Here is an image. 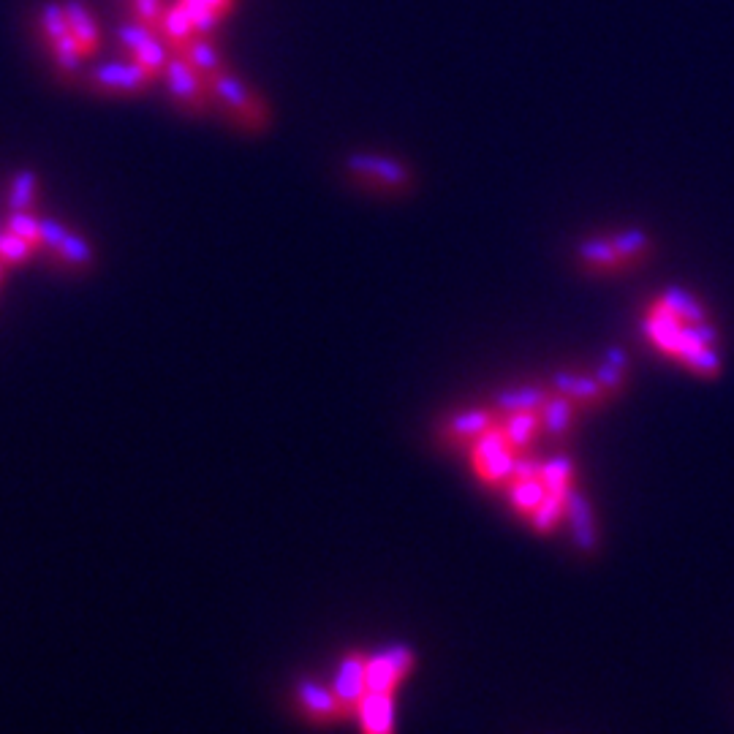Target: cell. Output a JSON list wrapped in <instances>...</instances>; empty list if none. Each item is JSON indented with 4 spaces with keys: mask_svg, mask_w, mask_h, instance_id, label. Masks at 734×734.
Instances as JSON below:
<instances>
[{
    "mask_svg": "<svg viewBox=\"0 0 734 734\" xmlns=\"http://www.w3.org/2000/svg\"><path fill=\"white\" fill-rule=\"evenodd\" d=\"M552 392L569 397L577 408L604 406L609 400V395L599 384V378L577 376V373H566V370H563V373H555V378H552Z\"/></svg>",
    "mask_w": 734,
    "mask_h": 734,
    "instance_id": "cell-17",
    "label": "cell"
},
{
    "mask_svg": "<svg viewBox=\"0 0 734 734\" xmlns=\"http://www.w3.org/2000/svg\"><path fill=\"white\" fill-rule=\"evenodd\" d=\"M158 36L166 41V47H169L172 55H180V52L188 47V41L196 36L194 22H191V17H188V11L180 6V0H177V3H166V11H164V17H161Z\"/></svg>",
    "mask_w": 734,
    "mask_h": 734,
    "instance_id": "cell-20",
    "label": "cell"
},
{
    "mask_svg": "<svg viewBox=\"0 0 734 734\" xmlns=\"http://www.w3.org/2000/svg\"><path fill=\"white\" fill-rule=\"evenodd\" d=\"M180 58H185L196 71H202L204 77L210 79L215 74H221L226 63L223 58L218 55V49H215L213 39H207V36H194V39L188 41V47L180 52Z\"/></svg>",
    "mask_w": 734,
    "mask_h": 734,
    "instance_id": "cell-25",
    "label": "cell"
},
{
    "mask_svg": "<svg viewBox=\"0 0 734 734\" xmlns=\"http://www.w3.org/2000/svg\"><path fill=\"white\" fill-rule=\"evenodd\" d=\"M117 47L123 49V58L134 60L147 71H153L155 77H164L166 63L172 58L166 41L155 30L145 28V25H139L134 20H128L126 25L117 28Z\"/></svg>",
    "mask_w": 734,
    "mask_h": 734,
    "instance_id": "cell-8",
    "label": "cell"
},
{
    "mask_svg": "<svg viewBox=\"0 0 734 734\" xmlns=\"http://www.w3.org/2000/svg\"><path fill=\"white\" fill-rule=\"evenodd\" d=\"M520 452L514 449L501 430V422L490 427L471 444V465L479 482L487 487H506L514 479V468H517Z\"/></svg>",
    "mask_w": 734,
    "mask_h": 734,
    "instance_id": "cell-7",
    "label": "cell"
},
{
    "mask_svg": "<svg viewBox=\"0 0 734 734\" xmlns=\"http://www.w3.org/2000/svg\"><path fill=\"white\" fill-rule=\"evenodd\" d=\"M501 422V414L495 411L493 406H476V408H465V411H457L446 419L441 425V433H444V441L452 446H471L482 433H487L490 427H495Z\"/></svg>",
    "mask_w": 734,
    "mask_h": 734,
    "instance_id": "cell-12",
    "label": "cell"
},
{
    "mask_svg": "<svg viewBox=\"0 0 734 734\" xmlns=\"http://www.w3.org/2000/svg\"><path fill=\"white\" fill-rule=\"evenodd\" d=\"M566 520L571 525V539L582 552H593L599 547V528H596V514L585 495L571 487L566 495Z\"/></svg>",
    "mask_w": 734,
    "mask_h": 734,
    "instance_id": "cell-15",
    "label": "cell"
},
{
    "mask_svg": "<svg viewBox=\"0 0 734 734\" xmlns=\"http://www.w3.org/2000/svg\"><path fill=\"white\" fill-rule=\"evenodd\" d=\"M166 11V0H128V17L145 28L155 30L161 28V17Z\"/></svg>",
    "mask_w": 734,
    "mask_h": 734,
    "instance_id": "cell-32",
    "label": "cell"
},
{
    "mask_svg": "<svg viewBox=\"0 0 734 734\" xmlns=\"http://www.w3.org/2000/svg\"><path fill=\"white\" fill-rule=\"evenodd\" d=\"M213 104L223 112V117L245 134H259L270 126V109L261 101V96L242 82L229 68L210 77Z\"/></svg>",
    "mask_w": 734,
    "mask_h": 734,
    "instance_id": "cell-3",
    "label": "cell"
},
{
    "mask_svg": "<svg viewBox=\"0 0 734 734\" xmlns=\"http://www.w3.org/2000/svg\"><path fill=\"white\" fill-rule=\"evenodd\" d=\"M180 6L188 11V17L194 22L196 36L213 39L215 28L232 14L234 0H180Z\"/></svg>",
    "mask_w": 734,
    "mask_h": 734,
    "instance_id": "cell-19",
    "label": "cell"
},
{
    "mask_svg": "<svg viewBox=\"0 0 734 734\" xmlns=\"http://www.w3.org/2000/svg\"><path fill=\"white\" fill-rule=\"evenodd\" d=\"M593 376L599 378V384L604 387V392H607L609 397L620 395V389L626 387L628 381L626 351H623V348H612V351H607Z\"/></svg>",
    "mask_w": 734,
    "mask_h": 734,
    "instance_id": "cell-26",
    "label": "cell"
},
{
    "mask_svg": "<svg viewBox=\"0 0 734 734\" xmlns=\"http://www.w3.org/2000/svg\"><path fill=\"white\" fill-rule=\"evenodd\" d=\"M3 226H6L11 234H17L20 240H25L28 245H33V248L41 253L39 213H9V218L3 221Z\"/></svg>",
    "mask_w": 734,
    "mask_h": 734,
    "instance_id": "cell-31",
    "label": "cell"
},
{
    "mask_svg": "<svg viewBox=\"0 0 734 734\" xmlns=\"http://www.w3.org/2000/svg\"><path fill=\"white\" fill-rule=\"evenodd\" d=\"M541 479L550 490H569L574 487V463L569 457H552L541 463Z\"/></svg>",
    "mask_w": 734,
    "mask_h": 734,
    "instance_id": "cell-30",
    "label": "cell"
},
{
    "mask_svg": "<svg viewBox=\"0 0 734 734\" xmlns=\"http://www.w3.org/2000/svg\"><path fill=\"white\" fill-rule=\"evenodd\" d=\"M63 9H66L68 28L77 39L79 52L85 55V60L96 58L101 49V25H98L96 14L90 11L85 0H63Z\"/></svg>",
    "mask_w": 734,
    "mask_h": 734,
    "instance_id": "cell-16",
    "label": "cell"
},
{
    "mask_svg": "<svg viewBox=\"0 0 734 734\" xmlns=\"http://www.w3.org/2000/svg\"><path fill=\"white\" fill-rule=\"evenodd\" d=\"M36 253L39 251H36L33 245L20 240L17 234H11L9 229L0 223V261H3L6 267H22V264H28Z\"/></svg>",
    "mask_w": 734,
    "mask_h": 734,
    "instance_id": "cell-29",
    "label": "cell"
},
{
    "mask_svg": "<svg viewBox=\"0 0 734 734\" xmlns=\"http://www.w3.org/2000/svg\"><path fill=\"white\" fill-rule=\"evenodd\" d=\"M642 332L658 354L680 362L688 373L699 378L721 376L724 365L718 354V329L694 294L680 289L658 294L645 310Z\"/></svg>",
    "mask_w": 734,
    "mask_h": 734,
    "instance_id": "cell-1",
    "label": "cell"
},
{
    "mask_svg": "<svg viewBox=\"0 0 734 734\" xmlns=\"http://www.w3.org/2000/svg\"><path fill=\"white\" fill-rule=\"evenodd\" d=\"M161 77L147 71L134 60H107L85 68L82 87L96 98H142L147 96Z\"/></svg>",
    "mask_w": 734,
    "mask_h": 734,
    "instance_id": "cell-4",
    "label": "cell"
},
{
    "mask_svg": "<svg viewBox=\"0 0 734 734\" xmlns=\"http://www.w3.org/2000/svg\"><path fill=\"white\" fill-rule=\"evenodd\" d=\"M653 256V240L642 229H623L612 237H593L577 248V261L590 275H620L637 270Z\"/></svg>",
    "mask_w": 734,
    "mask_h": 734,
    "instance_id": "cell-2",
    "label": "cell"
},
{
    "mask_svg": "<svg viewBox=\"0 0 734 734\" xmlns=\"http://www.w3.org/2000/svg\"><path fill=\"white\" fill-rule=\"evenodd\" d=\"M36 28H39V39L44 47L71 33L63 0H47V3H41L39 14H36Z\"/></svg>",
    "mask_w": 734,
    "mask_h": 734,
    "instance_id": "cell-28",
    "label": "cell"
},
{
    "mask_svg": "<svg viewBox=\"0 0 734 734\" xmlns=\"http://www.w3.org/2000/svg\"><path fill=\"white\" fill-rule=\"evenodd\" d=\"M354 715L362 734H397V694L367 691Z\"/></svg>",
    "mask_w": 734,
    "mask_h": 734,
    "instance_id": "cell-13",
    "label": "cell"
},
{
    "mask_svg": "<svg viewBox=\"0 0 734 734\" xmlns=\"http://www.w3.org/2000/svg\"><path fill=\"white\" fill-rule=\"evenodd\" d=\"M577 414H580V408L574 406L569 397L552 392L547 397V403L539 408L541 433L552 435V438H563L574 427V422H577Z\"/></svg>",
    "mask_w": 734,
    "mask_h": 734,
    "instance_id": "cell-22",
    "label": "cell"
},
{
    "mask_svg": "<svg viewBox=\"0 0 734 734\" xmlns=\"http://www.w3.org/2000/svg\"><path fill=\"white\" fill-rule=\"evenodd\" d=\"M44 256H47L49 267L63 275H87L96 270V248L90 245L85 234L74 232V229L58 248H52Z\"/></svg>",
    "mask_w": 734,
    "mask_h": 734,
    "instance_id": "cell-14",
    "label": "cell"
},
{
    "mask_svg": "<svg viewBox=\"0 0 734 734\" xmlns=\"http://www.w3.org/2000/svg\"><path fill=\"white\" fill-rule=\"evenodd\" d=\"M552 392L544 387H536V384H522V387H509L501 389L498 395L493 397V408L498 414H514V411H539L547 397Z\"/></svg>",
    "mask_w": 734,
    "mask_h": 734,
    "instance_id": "cell-23",
    "label": "cell"
},
{
    "mask_svg": "<svg viewBox=\"0 0 734 734\" xmlns=\"http://www.w3.org/2000/svg\"><path fill=\"white\" fill-rule=\"evenodd\" d=\"M329 686L338 696L346 715L354 713L359 702H362V696L367 694V653L348 650L346 656L338 661V669H335V677H332Z\"/></svg>",
    "mask_w": 734,
    "mask_h": 734,
    "instance_id": "cell-10",
    "label": "cell"
},
{
    "mask_svg": "<svg viewBox=\"0 0 734 734\" xmlns=\"http://www.w3.org/2000/svg\"><path fill=\"white\" fill-rule=\"evenodd\" d=\"M346 174L359 188L387 196L406 194L414 185V174L403 161L378 153H357L346 158Z\"/></svg>",
    "mask_w": 734,
    "mask_h": 734,
    "instance_id": "cell-5",
    "label": "cell"
},
{
    "mask_svg": "<svg viewBox=\"0 0 734 734\" xmlns=\"http://www.w3.org/2000/svg\"><path fill=\"white\" fill-rule=\"evenodd\" d=\"M39 191V172L30 166H20L9 180V194H6L9 213H39Z\"/></svg>",
    "mask_w": 734,
    "mask_h": 734,
    "instance_id": "cell-18",
    "label": "cell"
},
{
    "mask_svg": "<svg viewBox=\"0 0 734 734\" xmlns=\"http://www.w3.org/2000/svg\"><path fill=\"white\" fill-rule=\"evenodd\" d=\"M39 226H41V253L58 248L60 242L71 234V226H66V223L58 221V218H44V215H39Z\"/></svg>",
    "mask_w": 734,
    "mask_h": 734,
    "instance_id": "cell-33",
    "label": "cell"
},
{
    "mask_svg": "<svg viewBox=\"0 0 734 734\" xmlns=\"http://www.w3.org/2000/svg\"><path fill=\"white\" fill-rule=\"evenodd\" d=\"M506 493H509V503H512L514 512L528 520L539 509V503L547 498L550 487L544 484L541 476H514L512 482L506 484Z\"/></svg>",
    "mask_w": 734,
    "mask_h": 734,
    "instance_id": "cell-21",
    "label": "cell"
},
{
    "mask_svg": "<svg viewBox=\"0 0 734 734\" xmlns=\"http://www.w3.org/2000/svg\"><path fill=\"white\" fill-rule=\"evenodd\" d=\"M569 490H550V493H547V498L539 503V509L528 517L533 531L552 533L563 520H566V495H569Z\"/></svg>",
    "mask_w": 734,
    "mask_h": 734,
    "instance_id": "cell-27",
    "label": "cell"
},
{
    "mask_svg": "<svg viewBox=\"0 0 734 734\" xmlns=\"http://www.w3.org/2000/svg\"><path fill=\"white\" fill-rule=\"evenodd\" d=\"M501 430L503 435H506V441H509L517 452H525L541 433L539 411H514V414H503Z\"/></svg>",
    "mask_w": 734,
    "mask_h": 734,
    "instance_id": "cell-24",
    "label": "cell"
},
{
    "mask_svg": "<svg viewBox=\"0 0 734 734\" xmlns=\"http://www.w3.org/2000/svg\"><path fill=\"white\" fill-rule=\"evenodd\" d=\"M414 667V650L403 645V642L378 650L373 656H367V691H392V694H397L400 686H403V680L411 675Z\"/></svg>",
    "mask_w": 734,
    "mask_h": 734,
    "instance_id": "cell-9",
    "label": "cell"
},
{
    "mask_svg": "<svg viewBox=\"0 0 734 734\" xmlns=\"http://www.w3.org/2000/svg\"><path fill=\"white\" fill-rule=\"evenodd\" d=\"M294 699H297V707L302 713L316 724H332L338 718H346V710L338 702L332 686L321 683V680H300L294 686Z\"/></svg>",
    "mask_w": 734,
    "mask_h": 734,
    "instance_id": "cell-11",
    "label": "cell"
},
{
    "mask_svg": "<svg viewBox=\"0 0 734 734\" xmlns=\"http://www.w3.org/2000/svg\"><path fill=\"white\" fill-rule=\"evenodd\" d=\"M164 87L172 104L183 115L188 117H204L213 104V90H210V79L204 77L202 71H196L191 63L180 55H172L164 68Z\"/></svg>",
    "mask_w": 734,
    "mask_h": 734,
    "instance_id": "cell-6",
    "label": "cell"
}]
</instances>
